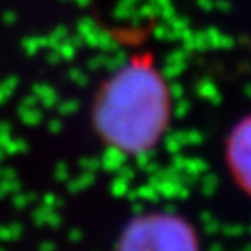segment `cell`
Segmentation results:
<instances>
[{
	"mask_svg": "<svg viewBox=\"0 0 251 251\" xmlns=\"http://www.w3.org/2000/svg\"><path fill=\"white\" fill-rule=\"evenodd\" d=\"M171 114L170 90L149 62L136 60L102 86L93 106L99 138L123 154H144L158 144Z\"/></svg>",
	"mask_w": 251,
	"mask_h": 251,
	"instance_id": "1",
	"label": "cell"
},
{
	"mask_svg": "<svg viewBox=\"0 0 251 251\" xmlns=\"http://www.w3.org/2000/svg\"><path fill=\"white\" fill-rule=\"evenodd\" d=\"M225 158L236 186L251 198V114L231 130L227 138Z\"/></svg>",
	"mask_w": 251,
	"mask_h": 251,
	"instance_id": "3",
	"label": "cell"
},
{
	"mask_svg": "<svg viewBox=\"0 0 251 251\" xmlns=\"http://www.w3.org/2000/svg\"><path fill=\"white\" fill-rule=\"evenodd\" d=\"M116 251H201L196 227L173 212L134 216L123 227Z\"/></svg>",
	"mask_w": 251,
	"mask_h": 251,
	"instance_id": "2",
	"label": "cell"
}]
</instances>
